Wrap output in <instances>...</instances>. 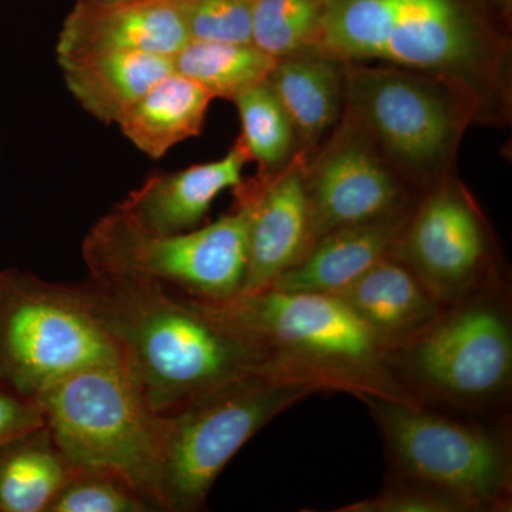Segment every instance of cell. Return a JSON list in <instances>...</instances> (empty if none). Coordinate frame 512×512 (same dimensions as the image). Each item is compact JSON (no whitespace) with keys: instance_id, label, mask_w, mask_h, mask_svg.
Here are the masks:
<instances>
[{"instance_id":"8","label":"cell","mask_w":512,"mask_h":512,"mask_svg":"<svg viewBox=\"0 0 512 512\" xmlns=\"http://www.w3.org/2000/svg\"><path fill=\"white\" fill-rule=\"evenodd\" d=\"M318 386L268 375H249L192 397L167 417L161 511L198 512L235 454L266 424Z\"/></svg>"},{"instance_id":"29","label":"cell","mask_w":512,"mask_h":512,"mask_svg":"<svg viewBox=\"0 0 512 512\" xmlns=\"http://www.w3.org/2000/svg\"><path fill=\"white\" fill-rule=\"evenodd\" d=\"M493 2L495 5L500 6L504 12H507L508 15H511L512 0H493Z\"/></svg>"},{"instance_id":"1","label":"cell","mask_w":512,"mask_h":512,"mask_svg":"<svg viewBox=\"0 0 512 512\" xmlns=\"http://www.w3.org/2000/svg\"><path fill=\"white\" fill-rule=\"evenodd\" d=\"M511 15L493 0H328L320 49L440 80L476 124L512 116Z\"/></svg>"},{"instance_id":"15","label":"cell","mask_w":512,"mask_h":512,"mask_svg":"<svg viewBox=\"0 0 512 512\" xmlns=\"http://www.w3.org/2000/svg\"><path fill=\"white\" fill-rule=\"evenodd\" d=\"M248 163L251 160L237 140L218 160L150 175L113 210L150 234L191 231L201 224L218 195L242 183Z\"/></svg>"},{"instance_id":"25","label":"cell","mask_w":512,"mask_h":512,"mask_svg":"<svg viewBox=\"0 0 512 512\" xmlns=\"http://www.w3.org/2000/svg\"><path fill=\"white\" fill-rule=\"evenodd\" d=\"M146 498L123 477L106 470H77L47 512H150Z\"/></svg>"},{"instance_id":"9","label":"cell","mask_w":512,"mask_h":512,"mask_svg":"<svg viewBox=\"0 0 512 512\" xmlns=\"http://www.w3.org/2000/svg\"><path fill=\"white\" fill-rule=\"evenodd\" d=\"M248 234L249 207L239 197L217 221L171 235L150 234L111 210L90 229L82 252L90 275L147 279L194 301L218 302L244 291Z\"/></svg>"},{"instance_id":"14","label":"cell","mask_w":512,"mask_h":512,"mask_svg":"<svg viewBox=\"0 0 512 512\" xmlns=\"http://www.w3.org/2000/svg\"><path fill=\"white\" fill-rule=\"evenodd\" d=\"M190 40L174 0H77L57 39V62L106 52L173 59Z\"/></svg>"},{"instance_id":"20","label":"cell","mask_w":512,"mask_h":512,"mask_svg":"<svg viewBox=\"0 0 512 512\" xmlns=\"http://www.w3.org/2000/svg\"><path fill=\"white\" fill-rule=\"evenodd\" d=\"M212 100L200 84L173 72L136 101L117 126L141 153L161 158L177 144L200 136Z\"/></svg>"},{"instance_id":"12","label":"cell","mask_w":512,"mask_h":512,"mask_svg":"<svg viewBox=\"0 0 512 512\" xmlns=\"http://www.w3.org/2000/svg\"><path fill=\"white\" fill-rule=\"evenodd\" d=\"M305 185L315 242L335 229L410 210L420 195L346 110L306 158Z\"/></svg>"},{"instance_id":"16","label":"cell","mask_w":512,"mask_h":512,"mask_svg":"<svg viewBox=\"0 0 512 512\" xmlns=\"http://www.w3.org/2000/svg\"><path fill=\"white\" fill-rule=\"evenodd\" d=\"M335 296L386 353L416 338L443 309L413 269L393 252Z\"/></svg>"},{"instance_id":"26","label":"cell","mask_w":512,"mask_h":512,"mask_svg":"<svg viewBox=\"0 0 512 512\" xmlns=\"http://www.w3.org/2000/svg\"><path fill=\"white\" fill-rule=\"evenodd\" d=\"M191 40L252 43L254 0H174Z\"/></svg>"},{"instance_id":"22","label":"cell","mask_w":512,"mask_h":512,"mask_svg":"<svg viewBox=\"0 0 512 512\" xmlns=\"http://www.w3.org/2000/svg\"><path fill=\"white\" fill-rule=\"evenodd\" d=\"M275 57L254 43L190 40L173 57L174 72L187 77L214 99L232 101L268 79Z\"/></svg>"},{"instance_id":"21","label":"cell","mask_w":512,"mask_h":512,"mask_svg":"<svg viewBox=\"0 0 512 512\" xmlns=\"http://www.w3.org/2000/svg\"><path fill=\"white\" fill-rule=\"evenodd\" d=\"M49 427L0 446V512H47L76 473Z\"/></svg>"},{"instance_id":"18","label":"cell","mask_w":512,"mask_h":512,"mask_svg":"<svg viewBox=\"0 0 512 512\" xmlns=\"http://www.w3.org/2000/svg\"><path fill=\"white\" fill-rule=\"evenodd\" d=\"M346 62L315 47L276 59L268 76L284 107L301 151L312 153L345 110Z\"/></svg>"},{"instance_id":"13","label":"cell","mask_w":512,"mask_h":512,"mask_svg":"<svg viewBox=\"0 0 512 512\" xmlns=\"http://www.w3.org/2000/svg\"><path fill=\"white\" fill-rule=\"evenodd\" d=\"M308 156L299 151L281 170L256 173L232 190L249 207L245 292L269 288L315 244L305 185Z\"/></svg>"},{"instance_id":"10","label":"cell","mask_w":512,"mask_h":512,"mask_svg":"<svg viewBox=\"0 0 512 512\" xmlns=\"http://www.w3.org/2000/svg\"><path fill=\"white\" fill-rule=\"evenodd\" d=\"M121 362L76 284L18 268L0 271V386L37 394L100 363Z\"/></svg>"},{"instance_id":"6","label":"cell","mask_w":512,"mask_h":512,"mask_svg":"<svg viewBox=\"0 0 512 512\" xmlns=\"http://www.w3.org/2000/svg\"><path fill=\"white\" fill-rule=\"evenodd\" d=\"M35 400L76 470L111 471L161 511L158 495L167 417L148 404L123 363L79 370Z\"/></svg>"},{"instance_id":"27","label":"cell","mask_w":512,"mask_h":512,"mask_svg":"<svg viewBox=\"0 0 512 512\" xmlns=\"http://www.w3.org/2000/svg\"><path fill=\"white\" fill-rule=\"evenodd\" d=\"M335 512H471V510L463 501L441 491L384 477L383 488L375 497L343 505Z\"/></svg>"},{"instance_id":"3","label":"cell","mask_w":512,"mask_h":512,"mask_svg":"<svg viewBox=\"0 0 512 512\" xmlns=\"http://www.w3.org/2000/svg\"><path fill=\"white\" fill-rule=\"evenodd\" d=\"M190 301L262 353L278 377L315 384L322 392L419 406L394 379L386 350L335 295L262 289L225 301Z\"/></svg>"},{"instance_id":"7","label":"cell","mask_w":512,"mask_h":512,"mask_svg":"<svg viewBox=\"0 0 512 512\" xmlns=\"http://www.w3.org/2000/svg\"><path fill=\"white\" fill-rule=\"evenodd\" d=\"M345 110L419 194L457 175L458 148L476 124L466 101L440 80L383 63L346 62Z\"/></svg>"},{"instance_id":"2","label":"cell","mask_w":512,"mask_h":512,"mask_svg":"<svg viewBox=\"0 0 512 512\" xmlns=\"http://www.w3.org/2000/svg\"><path fill=\"white\" fill-rule=\"evenodd\" d=\"M76 285L124 369L158 413L173 412L238 377H278L262 353L165 285L111 275H90Z\"/></svg>"},{"instance_id":"17","label":"cell","mask_w":512,"mask_h":512,"mask_svg":"<svg viewBox=\"0 0 512 512\" xmlns=\"http://www.w3.org/2000/svg\"><path fill=\"white\" fill-rule=\"evenodd\" d=\"M413 207L382 220L350 225L323 235L301 262L266 289L336 295L370 266L392 254Z\"/></svg>"},{"instance_id":"23","label":"cell","mask_w":512,"mask_h":512,"mask_svg":"<svg viewBox=\"0 0 512 512\" xmlns=\"http://www.w3.org/2000/svg\"><path fill=\"white\" fill-rule=\"evenodd\" d=\"M241 121L239 143L249 160L258 164L259 174L275 173L286 167L301 151L291 120L268 80L238 94Z\"/></svg>"},{"instance_id":"19","label":"cell","mask_w":512,"mask_h":512,"mask_svg":"<svg viewBox=\"0 0 512 512\" xmlns=\"http://www.w3.org/2000/svg\"><path fill=\"white\" fill-rule=\"evenodd\" d=\"M64 82L84 111L117 124L136 101L174 72L173 59L141 52H106L59 62Z\"/></svg>"},{"instance_id":"30","label":"cell","mask_w":512,"mask_h":512,"mask_svg":"<svg viewBox=\"0 0 512 512\" xmlns=\"http://www.w3.org/2000/svg\"><path fill=\"white\" fill-rule=\"evenodd\" d=\"M83 2H99V3H103V2H117V0H83Z\"/></svg>"},{"instance_id":"24","label":"cell","mask_w":512,"mask_h":512,"mask_svg":"<svg viewBox=\"0 0 512 512\" xmlns=\"http://www.w3.org/2000/svg\"><path fill=\"white\" fill-rule=\"evenodd\" d=\"M328 0H254L252 43L279 59L320 47Z\"/></svg>"},{"instance_id":"5","label":"cell","mask_w":512,"mask_h":512,"mask_svg":"<svg viewBox=\"0 0 512 512\" xmlns=\"http://www.w3.org/2000/svg\"><path fill=\"white\" fill-rule=\"evenodd\" d=\"M382 434L386 476L433 488L471 512L512 510L511 416L477 417L362 396Z\"/></svg>"},{"instance_id":"11","label":"cell","mask_w":512,"mask_h":512,"mask_svg":"<svg viewBox=\"0 0 512 512\" xmlns=\"http://www.w3.org/2000/svg\"><path fill=\"white\" fill-rule=\"evenodd\" d=\"M393 254L443 306L510 274L490 222L457 175L421 192Z\"/></svg>"},{"instance_id":"4","label":"cell","mask_w":512,"mask_h":512,"mask_svg":"<svg viewBox=\"0 0 512 512\" xmlns=\"http://www.w3.org/2000/svg\"><path fill=\"white\" fill-rule=\"evenodd\" d=\"M386 360L419 404L468 416H511L510 274L443 306L426 329Z\"/></svg>"},{"instance_id":"28","label":"cell","mask_w":512,"mask_h":512,"mask_svg":"<svg viewBox=\"0 0 512 512\" xmlns=\"http://www.w3.org/2000/svg\"><path fill=\"white\" fill-rule=\"evenodd\" d=\"M42 426L45 416L35 399L0 386V446Z\"/></svg>"}]
</instances>
